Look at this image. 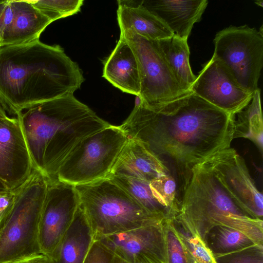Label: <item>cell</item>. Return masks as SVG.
<instances>
[{
  "instance_id": "cell-1",
  "label": "cell",
  "mask_w": 263,
  "mask_h": 263,
  "mask_svg": "<svg viewBox=\"0 0 263 263\" xmlns=\"http://www.w3.org/2000/svg\"><path fill=\"white\" fill-rule=\"evenodd\" d=\"M119 127L170 171L180 196L193 167L234 139L233 116L192 91L154 108L138 100Z\"/></svg>"
},
{
  "instance_id": "cell-2",
  "label": "cell",
  "mask_w": 263,
  "mask_h": 263,
  "mask_svg": "<svg viewBox=\"0 0 263 263\" xmlns=\"http://www.w3.org/2000/svg\"><path fill=\"white\" fill-rule=\"evenodd\" d=\"M84 80L78 64L59 45L37 39L0 47V103L10 114L73 95Z\"/></svg>"
},
{
  "instance_id": "cell-3",
  "label": "cell",
  "mask_w": 263,
  "mask_h": 263,
  "mask_svg": "<svg viewBox=\"0 0 263 263\" xmlns=\"http://www.w3.org/2000/svg\"><path fill=\"white\" fill-rule=\"evenodd\" d=\"M18 118L34 170L57 179L63 161L80 141L111 124L73 95L47 101Z\"/></svg>"
},
{
  "instance_id": "cell-4",
  "label": "cell",
  "mask_w": 263,
  "mask_h": 263,
  "mask_svg": "<svg viewBox=\"0 0 263 263\" xmlns=\"http://www.w3.org/2000/svg\"><path fill=\"white\" fill-rule=\"evenodd\" d=\"M189 230L202 240L215 226H225L263 245V221L243 210L203 161L192 170L176 216Z\"/></svg>"
},
{
  "instance_id": "cell-5",
  "label": "cell",
  "mask_w": 263,
  "mask_h": 263,
  "mask_svg": "<svg viewBox=\"0 0 263 263\" xmlns=\"http://www.w3.org/2000/svg\"><path fill=\"white\" fill-rule=\"evenodd\" d=\"M74 186L94 240L166 220L147 212L109 178Z\"/></svg>"
},
{
  "instance_id": "cell-6",
  "label": "cell",
  "mask_w": 263,
  "mask_h": 263,
  "mask_svg": "<svg viewBox=\"0 0 263 263\" xmlns=\"http://www.w3.org/2000/svg\"><path fill=\"white\" fill-rule=\"evenodd\" d=\"M48 179L34 170L13 191L11 207L0 230V263H11L41 254L39 228Z\"/></svg>"
},
{
  "instance_id": "cell-7",
  "label": "cell",
  "mask_w": 263,
  "mask_h": 263,
  "mask_svg": "<svg viewBox=\"0 0 263 263\" xmlns=\"http://www.w3.org/2000/svg\"><path fill=\"white\" fill-rule=\"evenodd\" d=\"M128 139L119 126L112 125L86 137L66 157L57 179L76 185L108 178Z\"/></svg>"
},
{
  "instance_id": "cell-8",
  "label": "cell",
  "mask_w": 263,
  "mask_h": 263,
  "mask_svg": "<svg viewBox=\"0 0 263 263\" xmlns=\"http://www.w3.org/2000/svg\"><path fill=\"white\" fill-rule=\"evenodd\" d=\"M214 43L213 57L239 86L254 93L263 66V36L247 25L231 26L217 32Z\"/></svg>"
},
{
  "instance_id": "cell-9",
  "label": "cell",
  "mask_w": 263,
  "mask_h": 263,
  "mask_svg": "<svg viewBox=\"0 0 263 263\" xmlns=\"http://www.w3.org/2000/svg\"><path fill=\"white\" fill-rule=\"evenodd\" d=\"M137 59L140 80V102L154 108L178 99L190 92L178 82L157 41L131 31H120Z\"/></svg>"
},
{
  "instance_id": "cell-10",
  "label": "cell",
  "mask_w": 263,
  "mask_h": 263,
  "mask_svg": "<svg viewBox=\"0 0 263 263\" xmlns=\"http://www.w3.org/2000/svg\"><path fill=\"white\" fill-rule=\"evenodd\" d=\"M80 204L74 185L48 180L39 228L41 253L51 258Z\"/></svg>"
},
{
  "instance_id": "cell-11",
  "label": "cell",
  "mask_w": 263,
  "mask_h": 263,
  "mask_svg": "<svg viewBox=\"0 0 263 263\" xmlns=\"http://www.w3.org/2000/svg\"><path fill=\"white\" fill-rule=\"evenodd\" d=\"M204 161L239 205L254 218L262 220V194L257 189L244 159L230 147Z\"/></svg>"
},
{
  "instance_id": "cell-12",
  "label": "cell",
  "mask_w": 263,
  "mask_h": 263,
  "mask_svg": "<svg viewBox=\"0 0 263 263\" xmlns=\"http://www.w3.org/2000/svg\"><path fill=\"white\" fill-rule=\"evenodd\" d=\"M165 221L99 237L94 241L127 263H167Z\"/></svg>"
},
{
  "instance_id": "cell-13",
  "label": "cell",
  "mask_w": 263,
  "mask_h": 263,
  "mask_svg": "<svg viewBox=\"0 0 263 263\" xmlns=\"http://www.w3.org/2000/svg\"><path fill=\"white\" fill-rule=\"evenodd\" d=\"M191 91L232 116L245 108L253 96L239 86L223 65L213 57L199 72Z\"/></svg>"
},
{
  "instance_id": "cell-14",
  "label": "cell",
  "mask_w": 263,
  "mask_h": 263,
  "mask_svg": "<svg viewBox=\"0 0 263 263\" xmlns=\"http://www.w3.org/2000/svg\"><path fill=\"white\" fill-rule=\"evenodd\" d=\"M34 170L18 118H0V180L13 192Z\"/></svg>"
},
{
  "instance_id": "cell-15",
  "label": "cell",
  "mask_w": 263,
  "mask_h": 263,
  "mask_svg": "<svg viewBox=\"0 0 263 263\" xmlns=\"http://www.w3.org/2000/svg\"><path fill=\"white\" fill-rule=\"evenodd\" d=\"M52 21L27 1H0V47L39 39Z\"/></svg>"
},
{
  "instance_id": "cell-16",
  "label": "cell",
  "mask_w": 263,
  "mask_h": 263,
  "mask_svg": "<svg viewBox=\"0 0 263 263\" xmlns=\"http://www.w3.org/2000/svg\"><path fill=\"white\" fill-rule=\"evenodd\" d=\"M140 4L159 18L174 35L187 39L205 10L207 0H144Z\"/></svg>"
},
{
  "instance_id": "cell-17",
  "label": "cell",
  "mask_w": 263,
  "mask_h": 263,
  "mask_svg": "<svg viewBox=\"0 0 263 263\" xmlns=\"http://www.w3.org/2000/svg\"><path fill=\"white\" fill-rule=\"evenodd\" d=\"M167 174L172 175L170 171L140 142L128 139L108 177H125L151 182Z\"/></svg>"
},
{
  "instance_id": "cell-18",
  "label": "cell",
  "mask_w": 263,
  "mask_h": 263,
  "mask_svg": "<svg viewBox=\"0 0 263 263\" xmlns=\"http://www.w3.org/2000/svg\"><path fill=\"white\" fill-rule=\"evenodd\" d=\"M102 76L122 91L139 97L140 80L138 62L121 34L115 49L104 62Z\"/></svg>"
},
{
  "instance_id": "cell-19",
  "label": "cell",
  "mask_w": 263,
  "mask_h": 263,
  "mask_svg": "<svg viewBox=\"0 0 263 263\" xmlns=\"http://www.w3.org/2000/svg\"><path fill=\"white\" fill-rule=\"evenodd\" d=\"M119 1L117 17L120 31H131L145 38L158 41L174 34L157 16L141 4L140 1Z\"/></svg>"
},
{
  "instance_id": "cell-20",
  "label": "cell",
  "mask_w": 263,
  "mask_h": 263,
  "mask_svg": "<svg viewBox=\"0 0 263 263\" xmlns=\"http://www.w3.org/2000/svg\"><path fill=\"white\" fill-rule=\"evenodd\" d=\"M93 241L90 226L79 205L72 223L50 258L51 263H83Z\"/></svg>"
},
{
  "instance_id": "cell-21",
  "label": "cell",
  "mask_w": 263,
  "mask_h": 263,
  "mask_svg": "<svg viewBox=\"0 0 263 263\" xmlns=\"http://www.w3.org/2000/svg\"><path fill=\"white\" fill-rule=\"evenodd\" d=\"M157 42L179 84L185 91L191 92L197 76L194 74L191 68L187 40L174 35Z\"/></svg>"
},
{
  "instance_id": "cell-22",
  "label": "cell",
  "mask_w": 263,
  "mask_h": 263,
  "mask_svg": "<svg viewBox=\"0 0 263 263\" xmlns=\"http://www.w3.org/2000/svg\"><path fill=\"white\" fill-rule=\"evenodd\" d=\"M233 118L234 138L251 140L262 153L263 128L259 89L253 93L250 103Z\"/></svg>"
},
{
  "instance_id": "cell-23",
  "label": "cell",
  "mask_w": 263,
  "mask_h": 263,
  "mask_svg": "<svg viewBox=\"0 0 263 263\" xmlns=\"http://www.w3.org/2000/svg\"><path fill=\"white\" fill-rule=\"evenodd\" d=\"M108 178L125 190L149 213L166 220L173 219L177 216L160 202L153 191L150 182L125 177Z\"/></svg>"
},
{
  "instance_id": "cell-24",
  "label": "cell",
  "mask_w": 263,
  "mask_h": 263,
  "mask_svg": "<svg viewBox=\"0 0 263 263\" xmlns=\"http://www.w3.org/2000/svg\"><path fill=\"white\" fill-rule=\"evenodd\" d=\"M203 240L214 257L257 244L242 232L220 225L211 228L205 234Z\"/></svg>"
},
{
  "instance_id": "cell-25",
  "label": "cell",
  "mask_w": 263,
  "mask_h": 263,
  "mask_svg": "<svg viewBox=\"0 0 263 263\" xmlns=\"http://www.w3.org/2000/svg\"><path fill=\"white\" fill-rule=\"evenodd\" d=\"M172 222L190 263H217L214 255L199 236L191 232L176 217Z\"/></svg>"
},
{
  "instance_id": "cell-26",
  "label": "cell",
  "mask_w": 263,
  "mask_h": 263,
  "mask_svg": "<svg viewBox=\"0 0 263 263\" xmlns=\"http://www.w3.org/2000/svg\"><path fill=\"white\" fill-rule=\"evenodd\" d=\"M52 22L80 11L83 0H30Z\"/></svg>"
},
{
  "instance_id": "cell-27",
  "label": "cell",
  "mask_w": 263,
  "mask_h": 263,
  "mask_svg": "<svg viewBox=\"0 0 263 263\" xmlns=\"http://www.w3.org/2000/svg\"><path fill=\"white\" fill-rule=\"evenodd\" d=\"M172 220H166L164 223L167 263H190Z\"/></svg>"
},
{
  "instance_id": "cell-28",
  "label": "cell",
  "mask_w": 263,
  "mask_h": 263,
  "mask_svg": "<svg viewBox=\"0 0 263 263\" xmlns=\"http://www.w3.org/2000/svg\"><path fill=\"white\" fill-rule=\"evenodd\" d=\"M214 257L217 263H263V245L255 244Z\"/></svg>"
},
{
  "instance_id": "cell-29",
  "label": "cell",
  "mask_w": 263,
  "mask_h": 263,
  "mask_svg": "<svg viewBox=\"0 0 263 263\" xmlns=\"http://www.w3.org/2000/svg\"><path fill=\"white\" fill-rule=\"evenodd\" d=\"M114 255L94 241L83 263H111Z\"/></svg>"
},
{
  "instance_id": "cell-30",
  "label": "cell",
  "mask_w": 263,
  "mask_h": 263,
  "mask_svg": "<svg viewBox=\"0 0 263 263\" xmlns=\"http://www.w3.org/2000/svg\"><path fill=\"white\" fill-rule=\"evenodd\" d=\"M13 199V192L8 195H0V230H1Z\"/></svg>"
},
{
  "instance_id": "cell-31",
  "label": "cell",
  "mask_w": 263,
  "mask_h": 263,
  "mask_svg": "<svg viewBox=\"0 0 263 263\" xmlns=\"http://www.w3.org/2000/svg\"><path fill=\"white\" fill-rule=\"evenodd\" d=\"M11 263H51V260L46 255L40 254Z\"/></svg>"
},
{
  "instance_id": "cell-32",
  "label": "cell",
  "mask_w": 263,
  "mask_h": 263,
  "mask_svg": "<svg viewBox=\"0 0 263 263\" xmlns=\"http://www.w3.org/2000/svg\"><path fill=\"white\" fill-rule=\"evenodd\" d=\"M12 192L7 188L4 183L0 180V195H8Z\"/></svg>"
},
{
  "instance_id": "cell-33",
  "label": "cell",
  "mask_w": 263,
  "mask_h": 263,
  "mask_svg": "<svg viewBox=\"0 0 263 263\" xmlns=\"http://www.w3.org/2000/svg\"><path fill=\"white\" fill-rule=\"evenodd\" d=\"M6 111L0 103V118H4L7 117Z\"/></svg>"
},
{
  "instance_id": "cell-34",
  "label": "cell",
  "mask_w": 263,
  "mask_h": 263,
  "mask_svg": "<svg viewBox=\"0 0 263 263\" xmlns=\"http://www.w3.org/2000/svg\"><path fill=\"white\" fill-rule=\"evenodd\" d=\"M111 263H127L120 258L117 257L116 256H114L112 261Z\"/></svg>"
},
{
  "instance_id": "cell-35",
  "label": "cell",
  "mask_w": 263,
  "mask_h": 263,
  "mask_svg": "<svg viewBox=\"0 0 263 263\" xmlns=\"http://www.w3.org/2000/svg\"><path fill=\"white\" fill-rule=\"evenodd\" d=\"M255 3L257 5L260 6L261 7H262V6H263V1L261 0H258V1H255Z\"/></svg>"
}]
</instances>
